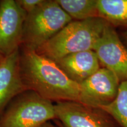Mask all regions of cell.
<instances>
[{
  "mask_svg": "<svg viewBox=\"0 0 127 127\" xmlns=\"http://www.w3.org/2000/svg\"><path fill=\"white\" fill-rule=\"evenodd\" d=\"M20 66L28 90L51 101H79V84L69 78L53 60L25 48Z\"/></svg>",
  "mask_w": 127,
  "mask_h": 127,
  "instance_id": "6da1fadb",
  "label": "cell"
},
{
  "mask_svg": "<svg viewBox=\"0 0 127 127\" xmlns=\"http://www.w3.org/2000/svg\"><path fill=\"white\" fill-rule=\"evenodd\" d=\"M109 24L100 17L72 21L35 51L39 54L57 61L72 54L93 50Z\"/></svg>",
  "mask_w": 127,
  "mask_h": 127,
  "instance_id": "7a4b0ae2",
  "label": "cell"
},
{
  "mask_svg": "<svg viewBox=\"0 0 127 127\" xmlns=\"http://www.w3.org/2000/svg\"><path fill=\"white\" fill-rule=\"evenodd\" d=\"M72 21L56 1H44L27 15L22 42L27 48L37 50Z\"/></svg>",
  "mask_w": 127,
  "mask_h": 127,
  "instance_id": "3957f363",
  "label": "cell"
},
{
  "mask_svg": "<svg viewBox=\"0 0 127 127\" xmlns=\"http://www.w3.org/2000/svg\"><path fill=\"white\" fill-rule=\"evenodd\" d=\"M55 118V105L34 92L8 107L0 118V127H39Z\"/></svg>",
  "mask_w": 127,
  "mask_h": 127,
  "instance_id": "277c9868",
  "label": "cell"
},
{
  "mask_svg": "<svg viewBox=\"0 0 127 127\" xmlns=\"http://www.w3.org/2000/svg\"><path fill=\"white\" fill-rule=\"evenodd\" d=\"M120 84L114 73L101 67L79 84L78 102L96 108L105 107L115 99Z\"/></svg>",
  "mask_w": 127,
  "mask_h": 127,
  "instance_id": "5b68a950",
  "label": "cell"
},
{
  "mask_svg": "<svg viewBox=\"0 0 127 127\" xmlns=\"http://www.w3.org/2000/svg\"><path fill=\"white\" fill-rule=\"evenodd\" d=\"M93 51L102 67L114 73L121 82L127 80V47L110 24L105 28Z\"/></svg>",
  "mask_w": 127,
  "mask_h": 127,
  "instance_id": "8992f818",
  "label": "cell"
},
{
  "mask_svg": "<svg viewBox=\"0 0 127 127\" xmlns=\"http://www.w3.org/2000/svg\"><path fill=\"white\" fill-rule=\"evenodd\" d=\"M56 118L64 127H118V124L101 108L78 102L63 101L55 105Z\"/></svg>",
  "mask_w": 127,
  "mask_h": 127,
  "instance_id": "52a82bcc",
  "label": "cell"
},
{
  "mask_svg": "<svg viewBox=\"0 0 127 127\" xmlns=\"http://www.w3.org/2000/svg\"><path fill=\"white\" fill-rule=\"evenodd\" d=\"M26 16L16 1L0 2V53L4 57L18 50L23 41Z\"/></svg>",
  "mask_w": 127,
  "mask_h": 127,
  "instance_id": "ba28073f",
  "label": "cell"
},
{
  "mask_svg": "<svg viewBox=\"0 0 127 127\" xmlns=\"http://www.w3.org/2000/svg\"><path fill=\"white\" fill-rule=\"evenodd\" d=\"M20 57L17 50L0 64V114L14 96L28 90L21 72Z\"/></svg>",
  "mask_w": 127,
  "mask_h": 127,
  "instance_id": "9c48e42d",
  "label": "cell"
},
{
  "mask_svg": "<svg viewBox=\"0 0 127 127\" xmlns=\"http://www.w3.org/2000/svg\"><path fill=\"white\" fill-rule=\"evenodd\" d=\"M55 62L69 78L78 84L101 68L98 57L93 50L72 54Z\"/></svg>",
  "mask_w": 127,
  "mask_h": 127,
  "instance_id": "30bf717a",
  "label": "cell"
},
{
  "mask_svg": "<svg viewBox=\"0 0 127 127\" xmlns=\"http://www.w3.org/2000/svg\"><path fill=\"white\" fill-rule=\"evenodd\" d=\"M71 18L82 21L99 17L97 0H56Z\"/></svg>",
  "mask_w": 127,
  "mask_h": 127,
  "instance_id": "8fae6325",
  "label": "cell"
},
{
  "mask_svg": "<svg viewBox=\"0 0 127 127\" xmlns=\"http://www.w3.org/2000/svg\"><path fill=\"white\" fill-rule=\"evenodd\" d=\"M99 17L111 25H127V0H97Z\"/></svg>",
  "mask_w": 127,
  "mask_h": 127,
  "instance_id": "7c38bea8",
  "label": "cell"
},
{
  "mask_svg": "<svg viewBox=\"0 0 127 127\" xmlns=\"http://www.w3.org/2000/svg\"><path fill=\"white\" fill-rule=\"evenodd\" d=\"M121 127H127V80L121 82L118 94L110 104L101 108Z\"/></svg>",
  "mask_w": 127,
  "mask_h": 127,
  "instance_id": "4fadbf2b",
  "label": "cell"
},
{
  "mask_svg": "<svg viewBox=\"0 0 127 127\" xmlns=\"http://www.w3.org/2000/svg\"><path fill=\"white\" fill-rule=\"evenodd\" d=\"M27 15L33 12L44 0H19L16 1Z\"/></svg>",
  "mask_w": 127,
  "mask_h": 127,
  "instance_id": "5bb4252c",
  "label": "cell"
},
{
  "mask_svg": "<svg viewBox=\"0 0 127 127\" xmlns=\"http://www.w3.org/2000/svg\"><path fill=\"white\" fill-rule=\"evenodd\" d=\"M55 127V126H54L53 125H52L51 124L49 123H47L45 124H44L42 125H41V127Z\"/></svg>",
  "mask_w": 127,
  "mask_h": 127,
  "instance_id": "9a60e30c",
  "label": "cell"
},
{
  "mask_svg": "<svg viewBox=\"0 0 127 127\" xmlns=\"http://www.w3.org/2000/svg\"><path fill=\"white\" fill-rule=\"evenodd\" d=\"M124 39L125 40V42H126V43L127 44V30L125 31L124 34Z\"/></svg>",
  "mask_w": 127,
  "mask_h": 127,
  "instance_id": "2e32d148",
  "label": "cell"
},
{
  "mask_svg": "<svg viewBox=\"0 0 127 127\" xmlns=\"http://www.w3.org/2000/svg\"><path fill=\"white\" fill-rule=\"evenodd\" d=\"M4 58H5V57L4 56V55H2L1 53H0V64H1V63H2L3 60H4Z\"/></svg>",
  "mask_w": 127,
  "mask_h": 127,
  "instance_id": "e0dca14e",
  "label": "cell"
}]
</instances>
